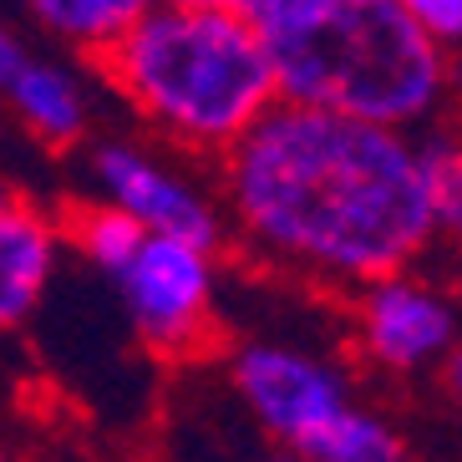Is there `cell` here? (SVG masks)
<instances>
[{
    "mask_svg": "<svg viewBox=\"0 0 462 462\" xmlns=\"http://www.w3.org/2000/svg\"><path fill=\"white\" fill-rule=\"evenodd\" d=\"M5 107L21 127H26L42 148H77L92 133V97H87L82 77L61 67L56 56L26 51V61L15 67V77L0 87Z\"/></svg>",
    "mask_w": 462,
    "mask_h": 462,
    "instance_id": "9c48e42d",
    "label": "cell"
},
{
    "mask_svg": "<svg viewBox=\"0 0 462 462\" xmlns=\"http://www.w3.org/2000/svg\"><path fill=\"white\" fill-rule=\"evenodd\" d=\"M295 452L310 462H392V457H402V432L386 417L356 407L346 396Z\"/></svg>",
    "mask_w": 462,
    "mask_h": 462,
    "instance_id": "8fae6325",
    "label": "cell"
},
{
    "mask_svg": "<svg viewBox=\"0 0 462 462\" xmlns=\"http://www.w3.org/2000/svg\"><path fill=\"white\" fill-rule=\"evenodd\" d=\"M417 168H421V199L432 218V239H448L462 249V133L437 127L417 137Z\"/></svg>",
    "mask_w": 462,
    "mask_h": 462,
    "instance_id": "7c38bea8",
    "label": "cell"
},
{
    "mask_svg": "<svg viewBox=\"0 0 462 462\" xmlns=\"http://www.w3.org/2000/svg\"><path fill=\"white\" fill-rule=\"evenodd\" d=\"M280 102L417 133L452 92V51L396 0H305L264 26Z\"/></svg>",
    "mask_w": 462,
    "mask_h": 462,
    "instance_id": "3957f363",
    "label": "cell"
},
{
    "mask_svg": "<svg viewBox=\"0 0 462 462\" xmlns=\"http://www.w3.org/2000/svg\"><path fill=\"white\" fill-rule=\"evenodd\" d=\"M92 183H97V199H107L127 218H137L143 234L193 239V245H208V249L229 239V218H224V204L214 193L183 168L163 163L158 152L137 148V143H123V137L97 143Z\"/></svg>",
    "mask_w": 462,
    "mask_h": 462,
    "instance_id": "5b68a950",
    "label": "cell"
},
{
    "mask_svg": "<svg viewBox=\"0 0 462 462\" xmlns=\"http://www.w3.org/2000/svg\"><path fill=\"white\" fill-rule=\"evenodd\" d=\"M92 61L137 123L199 158H218L280 102L264 31L214 0H152Z\"/></svg>",
    "mask_w": 462,
    "mask_h": 462,
    "instance_id": "7a4b0ae2",
    "label": "cell"
},
{
    "mask_svg": "<svg viewBox=\"0 0 462 462\" xmlns=\"http://www.w3.org/2000/svg\"><path fill=\"white\" fill-rule=\"evenodd\" d=\"M437 46L462 51V0H396Z\"/></svg>",
    "mask_w": 462,
    "mask_h": 462,
    "instance_id": "5bb4252c",
    "label": "cell"
},
{
    "mask_svg": "<svg viewBox=\"0 0 462 462\" xmlns=\"http://www.w3.org/2000/svg\"><path fill=\"white\" fill-rule=\"evenodd\" d=\"M356 351L371 366L411 376L437 366L457 346V310L448 295H437L411 270L376 274L356 285Z\"/></svg>",
    "mask_w": 462,
    "mask_h": 462,
    "instance_id": "8992f818",
    "label": "cell"
},
{
    "mask_svg": "<svg viewBox=\"0 0 462 462\" xmlns=\"http://www.w3.org/2000/svg\"><path fill=\"white\" fill-rule=\"evenodd\" d=\"M224 218L254 254L320 285L356 290L411 270L432 239L417 133L274 102L218 152Z\"/></svg>",
    "mask_w": 462,
    "mask_h": 462,
    "instance_id": "6da1fadb",
    "label": "cell"
},
{
    "mask_svg": "<svg viewBox=\"0 0 462 462\" xmlns=\"http://www.w3.org/2000/svg\"><path fill=\"white\" fill-rule=\"evenodd\" d=\"M137 340L158 356H193L214 336L218 249L168 234H143L123 270L112 274Z\"/></svg>",
    "mask_w": 462,
    "mask_h": 462,
    "instance_id": "277c9868",
    "label": "cell"
},
{
    "mask_svg": "<svg viewBox=\"0 0 462 462\" xmlns=\"http://www.w3.org/2000/svg\"><path fill=\"white\" fill-rule=\"evenodd\" d=\"M152 0H21L31 26H42L51 42L97 56L123 26H133Z\"/></svg>",
    "mask_w": 462,
    "mask_h": 462,
    "instance_id": "30bf717a",
    "label": "cell"
},
{
    "mask_svg": "<svg viewBox=\"0 0 462 462\" xmlns=\"http://www.w3.org/2000/svg\"><path fill=\"white\" fill-rule=\"evenodd\" d=\"M214 5H229V11L249 15V21L264 31V26H274V21H285L290 11H300L305 0H214Z\"/></svg>",
    "mask_w": 462,
    "mask_h": 462,
    "instance_id": "9a60e30c",
    "label": "cell"
},
{
    "mask_svg": "<svg viewBox=\"0 0 462 462\" xmlns=\"http://www.w3.org/2000/svg\"><path fill=\"white\" fill-rule=\"evenodd\" d=\"M442 381H448L452 402H457V407H462V346H452V351L442 356Z\"/></svg>",
    "mask_w": 462,
    "mask_h": 462,
    "instance_id": "e0dca14e",
    "label": "cell"
},
{
    "mask_svg": "<svg viewBox=\"0 0 462 462\" xmlns=\"http://www.w3.org/2000/svg\"><path fill=\"white\" fill-rule=\"evenodd\" d=\"M61 259V224L26 199L0 204V330L21 326L51 290Z\"/></svg>",
    "mask_w": 462,
    "mask_h": 462,
    "instance_id": "ba28073f",
    "label": "cell"
},
{
    "mask_svg": "<svg viewBox=\"0 0 462 462\" xmlns=\"http://www.w3.org/2000/svg\"><path fill=\"white\" fill-rule=\"evenodd\" d=\"M229 376L249 417L290 452L346 402V381L336 366H326L320 356L300 351V346H280V340L239 346L229 361Z\"/></svg>",
    "mask_w": 462,
    "mask_h": 462,
    "instance_id": "52a82bcc",
    "label": "cell"
},
{
    "mask_svg": "<svg viewBox=\"0 0 462 462\" xmlns=\"http://www.w3.org/2000/svg\"><path fill=\"white\" fill-rule=\"evenodd\" d=\"M26 51H31V46L21 42V31L5 26V15H0V87H5V82L15 77V67L26 61Z\"/></svg>",
    "mask_w": 462,
    "mask_h": 462,
    "instance_id": "2e32d148",
    "label": "cell"
},
{
    "mask_svg": "<svg viewBox=\"0 0 462 462\" xmlns=\"http://www.w3.org/2000/svg\"><path fill=\"white\" fill-rule=\"evenodd\" d=\"M5 199H11V189H5V183H0V204H5Z\"/></svg>",
    "mask_w": 462,
    "mask_h": 462,
    "instance_id": "ac0fdd59",
    "label": "cell"
},
{
    "mask_svg": "<svg viewBox=\"0 0 462 462\" xmlns=\"http://www.w3.org/2000/svg\"><path fill=\"white\" fill-rule=\"evenodd\" d=\"M61 239H71V249L102 274H117L133 259V249L143 245V229H137V218H127L117 204L107 199H97V204L77 208L71 224L61 229Z\"/></svg>",
    "mask_w": 462,
    "mask_h": 462,
    "instance_id": "4fadbf2b",
    "label": "cell"
}]
</instances>
